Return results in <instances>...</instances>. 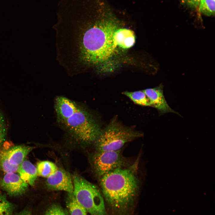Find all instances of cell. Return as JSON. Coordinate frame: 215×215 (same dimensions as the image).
Listing matches in <instances>:
<instances>
[{"instance_id":"cell-2","label":"cell","mask_w":215,"mask_h":215,"mask_svg":"<svg viewBox=\"0 0 215 215\" xmlns=\"http://www.w3.org/2000/svg\"><path fill=\"white\" fill-rule=\"evenodd\" d=\"M138 163L136 161L128 167L116 169L99 178L104 197L112 207L125 208L136 197L140 184L137 174Z\"/></svg>"},{"instance_id":"cell-18","label":"cell","mask_w":215,"mask_h":215,"mask_svg":"<svg viewBox=\"0 0 215 215\" xmlns=\"http://www.w3.org/2000/svg\"><path fill=\"white\" fill-rule=\"evenodd\" d=\"M7 120L2 108L0 105V148L4 143L7 133Z\"/></svg>"},{"instance_id":"cell-3","label":"cell","mask_w":215,"mask_h":215,"mask_svg":"<svg viewBox=\"0 0 215 215\" xmlns=\"http://www.w3.org/2000/svg\"><path fill=\"white\" fill-rule=\"evenodd\" d=\"M57 123L76 140L86 144L93 143L102 130L93 113L79 103L72 114Z\"/></svg>"},{"instance_id":"cell-11","label":"cell","mask_w":215,"mask_h":215,"mask_svg":"<svg viewBox=\"0 0 215 215\" xmlns=\"http://www.w3.org/2000/svg\"><path fill=\"white\" fill-rule=\"evenodd\" d=\"M78 103L63 96H57L54 101L57 122L69 116L76 109Z\"/></svg>"},{"instance_id":"cell-1","label":"cell","mask_w":215,"mask_h":215,"mask_svg":"<svg viewBox=\"0 0 215 215\" xmlns=\"http://www.w3.org/2000/svg\"><path fill=\"white\" fill-rule=\"evenodd\" d=\"M118 27L114 20L97 19L92 9H74L66 20L64 35L65 50L74 69L83 70L112 57L117 47L114 36Z\"/></svg>"},{"instance_id":"cell-14","label":"cell","mask_w":215,"mask_h":215,"mask_svg":"<svg viewBox=\"0 0 215 215\" xmlns=\"http://www.w3.org/2000/svg\"><path fill=\"white\" fill-rule=\"evenodd\" d=\"M66 204L69 215H87V211L77 201L73 192L68 193Z\"/></svg>"},{"instance_id":"cell-16","label":"cell","mask_w":215,"mask_h":215,"mask_svg":"<svg viewBox=\"0 0 215 215\" xmlns=\"http://www.w3.org/2000/svg\"><path fill=\"white\" fill-rule=\"evenodd\" d=\"M38 176L47 178L58 169L56 165L48 161H43L38 163L36 167Z\"/></svg>"},{"instance_id":"cell-8","label":"cell","mask_w":215,"mask_h":215,"mask_svg":"<svg viewBox=\"0 0 215 215\" xmlns=\"http://www.w3.org/2000/svg\"><path fill=\"white\" fill-rule=\"evenodd\" d=\"M29 185L15 173H5L0 181V187L9 196H18L24 194Z\"/></svg>"},{"instance_id":"cell-22","label":"cell","mask_w":215,"mask_h":215,"mask_svg":"<svg viewBox=\"0 0 215 215\" xmlns=\"http://www.w3.org/2000/svg\"><path fill=\"white\" fill-rule=\"evenodd\" d=\"M16 215H32L30 210L25 209L16 214Z\"/></svg>"},{"instance_id":"cell-4","label":"cell","mask_w":215,"mask_h":215,"mask_svg":"<svg viewBox=\"0 0 215 215\" xmlns=\"http://www.w3.org/2000/svg\"><path fill=\"white\" fill-rule=\"evenodd\" d=\"M142 135L141 132L125 126L114 118L102 130L93 143L96 151H116Z\"/></svg>"},{"instance_id":"cell-21","label":"cell","mask_w":215,"mask_h":215,"mask_svg":"<svg viewBox=\"0 0 215 215\" xmlns=\"http://www.w3.org/2000/svg\"><path fill=\"white\" fill-rule=\"evenodd\" d=\"M204 0H187V3L189 4L194 6H197L200 2Z\"/></svg>"},{"instance_id":"cell-20","label":"cell","mask_w":215,"mask_h":215,"mask_svg":"<svg viewBox=\"0 0 215 215\" xmlns=\"http://www.w3.org/2000/svg\"><path fill=\"white\" fill-rule=\"evenodd\" d=\"M44 215H69L67 210L59 205L54 204L49 208Z\"/></svg>"},{"instance_id":"cell-13","label":"cell","mask_w":215,"mask_h":215,"mask_svg":"<svg viewBox=\"0 0 215 215\" xmlns=\"http://www.w3.org/2000/svg\"><path fill=\"white\" fill-rule=\"evenodd\" d=\"M21 178L28 185L33 186L38 176L36 167L29 161L24 159L18 172Z\"/></svg>"},{"instance_id":"cell-6","label":"cell","mask_w":215,"mask_h":215,"mask_svg":"<svg viewBox=\"0 0 215 215\" xmlns=\"http://www.w3.org/2000/svg\"><path fill=\"white\" fill-rule=\"evenodd\" d=\"M121 150L116 151H96L91 158L93 170L100 178L104 175L116 169L128 166L125 158Z\"/></svg>"},{"instance_id":"cell-10","label":"cell","mask_w":215,"mask_h":215,"mask_svg":"<svg viewBox=\"0 0 215 215\" xmlns=\"http://www.w3.org/2000/svg\"><path fill=\"white\" fill-rule=\"evenodd\" d=\"M149 99L151 107L156 108L160 115L167 113H172L179 114L169 106L164 97L163 93V85L160 84L158 86L143 90Z\"/></svg>"},{"instance_id":"cell-15","label":"cell","mask_w":215,"mask_h":215,"mask_svg":"<svg viewBox=\"0 0 215 215\" xmlns=\"http://www.w3.org/2000/svg\"><path fill=\"white\" fill-rule=\"evenodd\" d=\"M122 93L137 105L151 106L150 101L143 90L133 92L125 91Z\"/></svg>"},{"instance_id":"cell-17","label":"cell","mask_w":215,"mask_h":215,"mask_svg":"<svg viewBox=\"0 0 215 215\" xmlns=\"http://www.w3.org/2000/svg\"><path fill=\"white\" fill-rule=\"evenodd\" d=\"M14 205L7 199L5 194L0 192V215H13Z\"/></svg>"},{"instance_id":"cell-5","label":"cell","mask_w":215,"mask_h":215,"mask_svg":"<svg viewBox=\"0 0 215 215\" xmlns=\"http://www.w3.org/2000/svg\"><path fill=\"white\" fill-rule=\"evenodd\" d=\"M73 194L90 215H107L104 199L95 185L78 174L73 178Z\"/></svg>"},{"instance_id":"cell-12","label":"cell","mask_w":215,"mask_h":215,"mask_svg":"<svg viewBox=\"0 0 215 215\" xmlns=\"http://www.w3.org/2000/svg\"><path fill=\"white\" fill-rule=\"evenodd\" d=\"M114 40L117 46L124 49L132 47L135 43V36L133 32L126 28H119L115 32Z\"/></svg>"},{"instance_id":"cell-19","label":"cell","mask_w":215,"mask_h":215,"mask_svg":"<svg viewBox=\"0 0 215 215\" xmlns=\"http://www.w3.org/2000/svg\"><path fill=\"white\" fill-rule=\"evenodd\" d=\"M199 10L204 15L210 16L215 13V0H204L200 2Z\"/></svg>"},{"instance_id":"cell-9","label":"cell","mask_w":215,"mask_h":215,"mask_svg":"<svg viewBox=\"0 0 215 215\" xmlns=\"http://www.w3.org/2000/svg\"><path fill=\"white\" fill-rule=\"evenodd\" d=\"M46 185L50 190L62 191L68 193L73 192V186L70 174L62 169H58L54 173L47 178Z\"/></svg>"},{"instance_id":"cell-7","label":"cell","mask_w":215,"mask_h":215,"mask_svg":"<svg viewBox=\"0 0 215 215\" xmlns=\"http://www.w3.org/2000/svg\"><path fill=\"white\" fill-rule=\"evenodd\" d=\"M0 148V171L7 173L18 172L21 164L33 147L24 145Z\"/></svg>"}]
</instances>
